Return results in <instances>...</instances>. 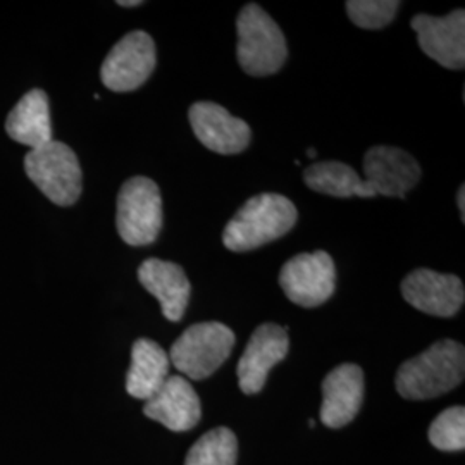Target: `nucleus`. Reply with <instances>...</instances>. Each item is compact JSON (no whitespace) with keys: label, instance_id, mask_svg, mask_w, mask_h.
<instances>
[{"label":"nucleus","instance_id":"obj_1","mask_svg":"<svg viewBox=\"0 0 465 465\" xmlns=\"http://www.w3.org/2000/svg\"><path fill=\"white\" fill-rule=\"evenodd\" d=\"M297 207L280 193H261L243 203L223 232V243L232 252H249L292 232Z\"/></svg>","mask_w":465,"mask_h":465},{"label":"nucleus","instance_id":"obj_2","mask_svg":"<svg viewBox=\"0 0 465 465\" xmlns=\"http://www.w3.org/2000/svg\"><path fill=\"white\" fill-rule=\"evenodd\" d=\"M464 372V347L453 340H440L400 366L397 390L407 400L436 399L457 388Z\"/></svg>","mask_w":465,"mask_h":465},{"label":"nucleus","instance_id":"obj_3","mask_svg":"<svg viewBox=\"0 0 465 465\" xmlns=\"http://www.w3.org/2000/svg\"><path fill=\"white\" fill-rule=\"evenodd\" d=\"M236 57L250 76L278 73L288 57V45L276 21L257 4H247L236 19Z\"/></svg>","mask_w":465,"mask_h":465},{"label":"nucleus","instance_id":"obj_4","mask_svg":"<svg viewBox=\"0 0 465 465\" xmlns=\"http://www.w3.org/2000/svg\"><path fill=\"white\" fill-rule=\"evenodd\" d=\"M25 169L36 188L55 205L69 207L80 199L84 173L76 153L66 143L52 140L30 150L25 157Z\"/></svg>","mask_w":465,"mask_h":465},{"label":"nucleus","instance_id":"obj_5","mask_svg":"<svg viewBox=\"0 0 465 465\" xmlns=\"http://www.w3.org/2000/svg\"><path fill=\"white\" fill-rule=\"evenodd\" d=\"M234 347V332L221 322H199L190 326L169 351L171 366L183 376L202 381L223 366Z\"/></svg>","mask_w":465,"mask_h":465},{"label":"nucleus","instance_id":"obj_6","mask_svg":"<svg viewBox=\"0 0 465 465\" xmlns=\"http://www.w3.org/2000/svg\"><path fill=\"white\" fill-rule=\"evenodd\" d=\"M163 197L155 182L134 176L117 195L116 226L119 236L132 247L150 245L163 230Z\"/></svg>","mask_w":465,"mask_h":465},{"label":"nucleus","instance_id":"obj_7","mask_svg":"<svg viewBox=\"0 0 465 465\" xmlns=\"http://www.w3.org/2000/svg\"><path fill=\"white\" fill-rule=\"evenodd\" d=\"M280 286L290 302L300 307H319L331 299L336 288V269L324 250L299 253L280 272Z\"/></svg>","mask_w":465,"mask_h":465},{"label":"nucleus","instance_id":"obj_8","mask_svg":"<svg viewBox=\"0 0 465 465\" xmlns=\"http://www.w3.org/2000/svg\"><path fill=\"white\" fill-rule=\"evenodd\" d=\"M157 64L155 44L145 32L124 35L100 67V80L113 92H134L150 78Z\"/></svg>","mask_w":465,"mask_h":465},{"label":"nucleus","instance_id":"obj_9","mask_svg":"<svg viewBox=\"0 0 465 465\" xmlns=\"http://www.w3.org/2000/svg\"><path fill=\"white\" fill-rule=\"evenodd\" d=\"M290 338L288 328L267 322L252 332L247 349L243 351L236 374L240 390L245 395L259 393L267 381L271 369L288 355Z\"/></svg>","mask_w":465,"mask_h":465},{"label":"nucleus","instance_id":"obj_10","mask_svg":"<svg viewBox=\"0 0 465 465\" xmlns=\"http://www.w3.org/2000/svg\"><path fill=\"white\" fill-rule=\"evenodd\" d=\"M401 295L424 314L451 317L464 305V282L455 274L420 267L401 282Z\"/></svg>","mask_w":465,"mask_h":465},{"label":"nucleus","instance_id":"obj_11","mask_svg":"<svg viewBox=\"0 0 465 465\" xmlns=\"http://www.w3.org/2000/svg\"><path fill=\"white\" fill-rule=\"evenodd\" d=\"M420 180V166L416 159L397 147L378 145L366 152L364 182L378 197L403 199Z\"/></svg>","mask_w":465,"mask_h":465},{"label":"nucleus","instance_id":"obj_12","mask_svg":"<svg viewBox=\"0 0 465 465\" xmlns=\"http://www.w3.org/2000/svg\"><path fill=\"white\" fill-rule=\"evenodd\" d=\"M422 52L447 69L465 66V13L462 9L449 16L417 15L411 21Z\"/></svg>","mask_w":465,"mask_h":465},{"label":"nucleus","instance_id":"obj_13","mask_svg":"<svg viewBox=\"0 0 465 465\" xmlns=\"http://www.w3.org/2000/svg\"><path fill=\"white\" fill-rule=\"evenodd\" d=\"M188 117L193 134L205 149L221 155H232L249 147L252 140L249 124L230 114L219 104L197 102L190 107Z\"/></svg>","mask_w":465,"mask_h":465},{"label":"nucleus","instance_id":"obj_14","mask_svg":"<svg viewBox=\"0 0 465 465\" xmlns=\"http://www.w3.org/2000/svg\"><path fill=\"white\" fill-rule=\"evenodd\" d=\"M364 401V372L355 364L334 367L322 381L321 422L331 430L350 424Z\"/></svg>","mask_w":465,"mask_h":465},{"label":"nucleus","instance_id":"obj_15","mask_svg":"<svg viewBox=\"0 0 465 465\" xmlns=\"http://www.w3.org/2000/svg\"><path fill=\"white\" fill-rule=\"evenodd\" d=\"M145 416L171 431H190L202 417L200 399L183 376H169L161 390L145 401Z\"/></svg>","mask_w":465,"mask_h":465},{"label":"nucleus","instance_id":"obj_16","mask_svg":"<svg viewBox=\"0 0 465 465\" xmlns=\"http://www.w3.org/2000/svg\"><path fill=\"white\" fill-rule=\"evenodd\" d=\"M138 280L142 286L159 300L167 321L178 322L184 316L190 302L192 284L183 267L161 259H147L138 267Z\"/></svg>","mask_w":465,"mask_h":465},{"label":"nucleus","instance_id":"obj_17","mask_svg":"<svg viewBox=\"0 0 465 465\" xmlns=\"http://www.w3.org/2000/svg\"><path fill=\"white\" fill-rule=\"evenodd\" d=\"M5 132L21 145L38 149L52 142L49 97L42 90H32L17 102L5 121Z\"/></svg>","mask_w":465,"mask_h":465},{"label":"nucleus","instance_id":"obj_18","mask_svg":"<svg viewBox=\"0 0 465 465\" xmlns=\"http://www.w3.org/2000/svg\"><path fill=\"white\" fill-rule=\"evenodd\" d=\"M171 361L166 350L149 338L134 341L132 366L126 374V391L138 400L152 399L169 378Z\"/></svg>","mask_w":465,"mask_h":465},{"label":"nucleus","instance_id":"obj_19","mask_svg":"<svg viewBox=\"0 0 465 465\" xmlns=\"http://www.w3.org/2000/svg\"><path fill=\"white\" fill-rule=\"evenodd\" d=\"M303 180L311 190L324 195H331L336 199L376 197L372 190L367 186L364 178H361L353 167L338 161L316 163L307 167L303 173Z\"/></svg>","mask_w":465,"mask_h":465},{"label":"nucleus","instance_id":"obj_20","mask_svg":"<svg viewBox=\"0 0 465 465\" xmlns=\"http://www.w3.org/2000/svg\"><path fill=\"white\" fill-rule=\"evenodd\" d=\"M238 459V441L232 430L216 428L205 432L190 449L184 465H234Z\"/></svg>","mask_w":465,"mask_h":465},{"label":"nucleus","instance_id":"obj_21","mask_svg":"<svg viewBox=\"0 0 465 465\" xmlns=\"http://www.w3.org/2000/svg\"><path fill=\"white\" fill-rule=\"evenodd\" d=\"M432 447L443 451H460L465 447L464 407H450L434 419L430 428Z\"/></svg>","mask_w":465,"mask_h":465},{"label":"nucleus","instance_id":"obj_22","mask_svg":"<svg viewBox=\"0 0 465 465\" xmlns=\"http://www.w3.org/2000/svg\"><path fill=\"white\" fill-rule=\"evenodd\" d=\"M399 0H350L347 2V15L364 30H381L391 25L400 9Z\"/></svg>","mask_w":465,"mask_h":465},{"label":"nucleus","instance_id":"obj_23","mask_svg":"<svg viewBox=\"0 0 465 465\" xmlns=\"http://www.w3.org/2000/svg\"><path fill=\"white\" fill-rule=\"evenodd\" d=\"M465 188L464 184L460 186V190H459V193H457V205H459V209H460V219H462V223L465 221Z\"/></svg>","mask_w":465,"mask_h":465},{"label":"nucleus","instance_id":"obj_24","mask_svg":"<svg viewBox=\"0 0 465 465\" xmlns=\"http://www.w3.org/2000/svg\"><path fill=\"white\" fill-rule=\"evenodd\" d=\"M142 4L143 2H140V0H119L117 2V5H121V7H138Z\"/></svg>","mask_w":465,"mask_h":465},{"label":"nucleus","instance_id":"obj_25","mask_svg":"<svg viewBox=\"0 0 465 465\" xmlns=\"http://www.w3.org/2000/svg\"><path fill=\"white\" fill-rule=\"evenodd\" d=\"M307 155H309V157H316V149H307Z\"/></svg>","mask_w":465,"mask_h":465}]
</instances>
